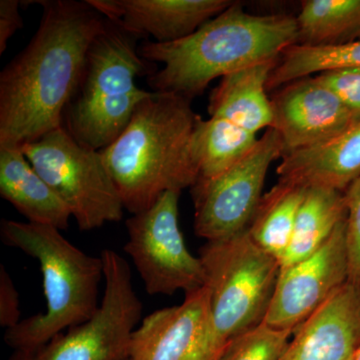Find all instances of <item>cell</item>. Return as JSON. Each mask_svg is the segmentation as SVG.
Returning <instances> with one entry per match:
<instances>
[{
  "mask_svg": "<svg viewBox=\"0 0 360 360\" xmlns=\"http://www.w3.org/2000/svg\"><path fill=\"white\" fill-rule=\"evenodd\" d=\"M30 44L0 73V148H21L63 127L87 51L105 18L87 0H40Z\"/></svg>",
  "mask_w": 360,
  "mask_h": 360,
  "instance_id": "obj_1",
  "label": "cell"
},
{
  "mask_svg": "<svg viewBox=\"0 0 360 360\" xmlns=\"http://www.w3.org/2000/svg\"><path fill=\"white\" fill-rule=\"evenodd\" d=\"M297 39L295 16L248 13L234 1L193 34L168 44L146 40L139 51L148 63L162 65L148 78L153 92L193 101L217 78L278 60Z\"/></svg>",
  "mask_w": 360,
  "mask_h": 360,
  "instance_id": "obj_2",
  "label": "cell"
},
{
  "mask_svg": "<svg viewBox=\"0 0 360 360\" xmlns=\"http://www.w3.org/2000/svg\"><path fill=\"white\" fill-rule=\"evenodd\" d=\"M198 116L191 101L151 91L127 129L101 150L125 210L144 212L167 191L181 193L195 184L191 141Z\"/></svg>",
  "mask_w": 360,
  "mask_h": 360,
  "instance_id": "obj_3",
  "label": "cell"
},
{
  "mask_svg": "<svg viewBox=\"0 0 360 360\" xmlns=\"http://www.w3.org/2000/svg\"><path fill=\"white\" fill-rule=\"evenodd\" d=\"M0 238L39 262L46 300L44 314L22 319L6 330L4 341L9 347H39L94 316L101 305L99 283L104 279L101 257L87 255L49 225L2 219Z\"/></svg>",
  "mask_w": 360,
  "mask_h": 360,
  "instance_id": "obj_4",
  "label": "cell"
},
{
  "mask_svg": "<svg viewBox=\"0 0 360 360\" xmlns=\"http://www.w3.org/2000/svg\"><path fill=\"white\" fill-rule=\"evenodd\" d=\"M139 45V37L105 18L63 115V127L79 143L98 151L108 148L150 96L151 91L137 86L136 78L149 77L158 68L141 58Z\"/></svg>",
  "mask_w": 360,
  "mask_h": 360,
  "instance_id": "obj_5",
  "label": "cell"
},
{
  "mask_svg": "<svg viewBox=\"0 0 360 360\" xmlns=\"http://www.w3.org/2000/svg\"><path fill=\"white\" fill-rule=\"evenodd\" d=\"M200 258L215 338L222 354L229 341L264 322L281 264L251 239L248 231L206 241Z\"/></svg>",
  "mask_w": 360,
  "mask_h": 360,
  "instance_id": "obj_6",
  "label": "cell"
},
{
  "mask_svg": "<svg viewBox=\"0 0 360 360\" xmlns=\"http://www.w3.org/2000/svg\"><path fill=\"white\" fill-rule=\"evenodd\" d=\"M20 149L70 208L80 231L122 219V196L101 151L79 143L63 127Z\"/></svg>",
  "mask_w": 360,
  "mask_h": 360,
  "instance_id": "obj_7",
  "label": "cell"
},
{
  "mask_svg": "<svg viewBox=\"0 0 360 360\" xmlns=\"http://www.w3.org/2000/svg\"><path fill=\"white\" fill-rule=\"evenodd\" d=\"M104 292L89 321L59 333L39 347L13 350L8 360H129L132 333L142 321V305L129 262L111 250L101 253Z\"/></svg>",
  "mask_w": 360,
  "mask_h": 360,
  "instance_id": "obj_8",
  "label": "cell"
},
{
  "mask_svg": "<svg viewBox=\"0 0 360 360\" xmlns=\"http://www.w3.org/2000/svg\"><path fill=\"white\" fill-rule=\"evenodd\" d=\"M180 194L167 191L148 210L125 221L129 239L123 250L150 295L193 292L205 285L202 262L188 250L180 231Z\"/></svg>",
  "mask_w": 360,
  "mask_h": 360,
  "instance_id": "obj_9",
  "label": "cell"
},
{
  "mask_svg": "<svg viewBox=\"0 0 360 360\" xmlns=\"http://www.w3.org/2000/svg\"><path fill=\"white\" fill-rule=\"evenodd\" d=\"M284 148L276 130H265L255 148L229 169L191 187L194 231L206 241L221 240L248 231L262 200L265 179Z\"/></svg>",
  "mask_w": 360,
  "mask_h": 360,
  "instance_id": "obj_10",
  "label": "cell"
},
{
  "mask_svg": "<svg viewBox=\"0 0 360 360\" xmlns=\"http://www.w3.org/2000/svg\"><path fill=\"white\" fill-rule=\"evenodd\" d=\"M347 283L345 219L314 255L281 270L264 322L293 333Z\"/></svg>",
  "mask_w": 360,
  "mask_h": 360,
  "instance_id": "obj_11",
  "label": "cell"
},
{
  "mask_svg": "<svg viewBox=\"0 0 360 360\" xmlns=\"http://www.w3.org/2000/svg\"><path fill=\"white\" fill-rule=\"evenodd\" d=\"M206 286L186 293L180 305L142 319L129 345V360H219Z\"/></svg>",
  "mask_w": 360,
  "mask_h": 360,
  "instance_id": "obj_12",
  "label": "cell"
},
{
  "mask_svg": "<svg viewBox=\"0 0 360 360\" xmlns=\"http://www.w3.org/2000/svg\"><path fill=\"white\" fill-rule=\"evenodd\" d=\"M270 101V129L281 136L283 155L333 139L360 122L317 75L279 87Z\"/></svg>",
  "mask_w": 360,
  "mask_h": 360,
  "instance_id": "obj_13",
  "label": "cell"
},
{
  "mask_svg": "<svg viewBox=\"0 0 360 360\" xmlns=\"http://www.w3.org/2000/svg\"><path fill=\"white\" fill-rule=\"evenodd\" d=\"M106 20L139 39L168 44L195 32L231 0H87Z\"/></svg>",
  "mask_w": 360,
  "mask_h": 360,
  "instance_id": "obj_14",
  "label": "cell"
},
{
  "mask_svg": "<svg viewBox=\"0 0 360 360\" xmlns=\"http://www.w3.org/2000/svg\"><path fill=\"white\" fill-rule=\"evenodd\" d=\"M283 360H347L360 343V286L347 283L293 331Z\"/></svg>",
  "mask_w": 360,
  "mask_h": 360,
  "instance_id": "obj_15",
  "label": "cell"
},
{
  "mask_svg": "<svg viewBox=\"0 0 360 360\" xmlns=\"http://www.w3.org/2000/svg\"><path fill=\"white\" fill-rule=\"evenodd\" d=\"M281 160L276 170L281 181L345 193L360 176V122L333 139Z\"/></svg>",
  "mask_w": 360,
  "mask_h": 360,
  "instance_id": "obj_16",
  "label": "cell"
},
{
  "mask_svg": "<svg viewBox=\"0 0 360 360\" xmlns=\"http://www.w3.org/2000/svg\"><path fill=\"white\" fill-rule=\"evenodd\" d=\"M0 195L30 224L49 225L60 231L70 226V208L20 148H0Z\"/></svg>",
  "mask_w": 360,
  "mask_h": 360,
  "instance_id": "obj_17",
  "label": "cell"
},
{
  "mask_svg": "<svg viewBox=\"0 0 360 360\" xmlns=\"http://www.w3.org/2000/svg\"><path fill=\"white\" fill-rule=\"evenodd\" d=\"M277 61L251 66L222 77L210 94V116L224 118L253 134L270 129L274 115L267 96V82Z\"/></svg>",
  "mask_w": 360,
  "mask_h": 360,
  "instance_id": "obj_18",
  "label": "cell"
},
{
  "mask_svg": "<svg viewBox=\"0 0 360 360\" xmlns=\"http://www.w3.org/2000/svg\"><path fill=\"white\" fill-rule=\"evenodd\" d=\"M347 219L345 194L331 189H307L293 229L290 246L281 260V270L302 262L319 250Z\"/></svg>",
  "mask_w": 360,
  "mask_h": 360,
  "instance_id": "obj_19",
  "label": "cell"
},
{
  "mask_svg": "<svg viewBox=\"0 0 360 360\" xmlns=\"http://www.w3.org/2000/svg\"><path fill=\"white\" fill-rule=\"evenodd\" d=\"M257 135L224 118L198 116L191 141V155L198 179H208L229 169L255 148Z\"/></svg>",
  "mask_w": 360,
  "mask_h": 360,
  "instance_id": "obj_20",
  "label": "cell"
},
{
  "mask_svg": "<svg viewBox=\"0 0 360 360\" xmlns=\"http://www.w3.org/2000/svg\"><path fill=\"white\" fill-rule=\"evenodd\" d=\"M307 189L278 180L262 196L248 231L253 241L279 262L285 255Z\"/></svg>",
  "mask_w": 360,
  "mask_h": 360,
  "instance_id": "obj_21",
  "label": "cell"
},
{
  "mask_svg": "<svg viewBox=\"0 0 360 360\" xmlns=\"http://www.w3.org/2000/svg\"><path fill=\"white\" fill-rule=\"evenodd\" d=\"M295 18L296 44L335 46L360 40V0H305Z\"/></svg>",
  "mask_w": 360,
  "mask_h": 360,
  "instance_id": "obj_22",
  "label": "cell"
},
{
  "mask_svg": "<svg viewBox=\"0 0 360 360\" xmlns=\"http://www.w3.org/2000/svg\"><path fill=\"white\" fill-rule=\"evenodd\" d=\"M341 68H360V40L335 46L293 44L283 52L270 72L267 90H276L298 78Z\"/></svg>",
  "mask_w": 360,
  "mask_h": 360,
  "instance_id": "obj_23",
  "label": "cell"
},
{
  "mask_svg": "<svg viewBox=\"0 0 360 360\" xmlns=\"http://www.w3.org/2000/svg\"><path fill=\"white\" fill-rule=\"evenodd\" d=\"M291 335L262 322L229 341L219 360H283Z\"/></svg>",
  "mask_w": 360,
  "mask_h": 360,
  "instance_id": "obj_24",
  "label": "cell"
},
{
  "mask_svg": "<svg viewBox=\"0 0 360 360\" xmlns=\"http://www.w3.org/2000/svg\"><path fill=\"white\" fill-rule=\"evenodd\" d=\"M343 194L347 205L348 283L360 286V176Z\"/></svg>",
  "mask_w": 360,
  "mask_h": 360,
  "instance_id": "obj_25",
  "label": "cell"
},
{
  "mask_svg": "<svg viewBox=\"0 0 360 360\" xmlns=\"http://www.w3.org/2000/svg\"><path fill=\"white\" fill-rule=\"evenodd\" d=\"M315 75L360 120V68H335Z\"/></svg>",
  "mask_w": 360,
  "mask_h": 360,
  "instance_id": "obj_26",
  "label": "cell"
},
{
  "mask_svg": "<svg viewBox=\"0 0 360 360\" xmlns=\"http://www.w3.org/2000/svg\"><path fill=\"white\" fill-rule=\"evenodd\" d=\"M21 319L20 293L4 264L0 265V326L9 329Z\"/></svg>",
  "mask_w": 360,
  "mask_h": 360,
  "instance_id": "obj_27",
  "label": "cell"
},
{
  "mask_svg": "<svg viewBox=\"0 0 360 360\" xmlns=\"http://www.w3.org/2000/svg\"><path fill=\"white\" fill-rule=\"evenodd\" d=\"M20 0H1L0 1V54L6 51L9 39L18 30L23 27Z\"/></svg>",
  "mask_w": 360,
  "mask_h": 360,
  "instance_id": "obj_28",
  "label": "cell"
},
{
  "mask_svg": "<svg viewBox=\"0 0 360 360\" xmlns=\"http://www.w3.org/2000/svg\"><path fill=\"white\" fill-rule=\"evenodd\" d=\"M352 360H360V343L359 345V347H357V349L355 350L354 354V359Z\"/></svg>",
  "mask_w": 360,
  "mask_h": 360,
  "instance_id": "obj_29",
  "label": "cell"
},
{
  "mask_svg": "<svg viewBox=\"0 0 360 360\" xmlns=\"http://www.w3.org/2000/svg\"><path fill=\"white\" fill-rule=\"evenodd\" d=\"M352 359H354V355H352V357H350V359H347V360H352Z\"/></svg>",
  "mask_w": 360,
  "mask_h": 360,
  "instance_id": "obj_30",
  "label": "cell"
}]
</instances>
